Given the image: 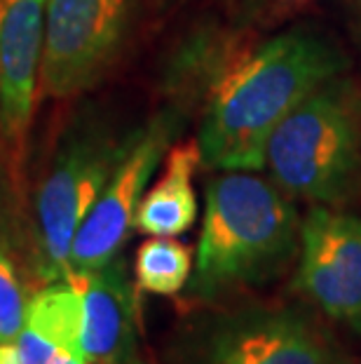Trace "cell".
I'll return each instance as SVG.
<instances>
[{"mask_svg": "<svg viewBox=\"0 0 361 364\" xmlns=\"http://www.w3.org/2000/svg\"><path fill=\"white\" fill-rule=\"evenodd\" d=\"M340 68V52L307 31L267 41L213 92L197 136L202 162L223 172L263 169L272 129Z\"/></svg>", "mask_w": 361, "mask_h": 364, "instance_id": "1", "label": "cell"}, {"mask_svg": "<svg viewBox=\"0 0 361 364\" xmlns=\"http://www.w3.org/2000/svg\"><path fill=\"white\" fill-rule=\"evenodd\" d=\"M204 221L190 294L213 299L237 287L279 275L301 235L296 207L279 188L247 172H226L206 183Z\"/></svg>", "mask_w": 361, "mask_h": 364, "instance_id": "2", "label": "cell"}, {"mask_svg": "<svg viewBox=\"0 0 361 364\" xmlns=\"http://www.w3.org/2000/svg\"><path fill=\"white\" fill-rule=\"evenodd\" d=\"M359 160L361 129L355 95L333 78L291 108L272 129L263 167L291 196L333 205L355 188Z\"/></svg>", "mask_w": 361, "mask_h": 364, "instance_id": "3", "label": "cell"}, {"mask_svg": "<svg viewBox=\"0 0 361 364\" xmlns=\"http://www.w3.org/2000/svg\"><path fill=\"white\" fill-rule=\"evenodd\" d=\"M127 141L104 129L73 132L35 198L38 275L61 282L71 275V245L80 223L111 179Z\"/></svg>", "mask_w": 361, "mask_h": 364, "instance_id": "4", "label": "cell"}, {"mask_svg": "<svg viewBox=\"0 0 361 364\" xmlns=\"http://www.w3.org/2000/svg\"><path fill=\"white\" fill-rule=\"evenodd\" d=\"M134 0H48L40 87L71 97L111 64L132 17Z\"/></svg>", "mask_w": 361, "mask_h": 364, "instance_id": "5", "label": "cell"}, {"mask_svg": "<svg viewBox=\"0 0 361 364\" xmlns=\"http://www.w3.org/2000/svg\"><path fill=\"white\" fill-rule=\"evenodd\" d=\"M174 134V122L160 115L141 134L132 136L111 179L99 193L71 245V273H87L106 266L120 254L132 235L136 207L150 176L162 160Z\"/></svg>", "mask_w": 361, "mask_h": 364, "instance_id": "6", "label": "cell"}, {"mask_svg": "<svg viewBox=\"0 0 361 364\" xmlns=\"http://www.w3.org/2000/svg\"><path fill=\"white\" fill-rule=\"evenodd\" d=\"M296 289L335 322L361 334V219L314 207L301 223Z\"/></svg>", "mask_w": 361, "mask_h": 364, "instance_id": "7", "label": "cell"}, {"mask_svg": "<svg viewBox=\"0 0 361 364\" xmlns=\"http://www.w3.org/2000/svg\"><path fill=\"white\" fill-rule=\"evenodd\" d=\"M206 364H348L331 336L298 311L230 315L206 338Z\"/></svg>", "mask_w": 361, "mask_h": 364, "instance_id": "8", "label": "cell"}, {"mask_svg": "<svg viewBox=\"0 0 361 364\" xmlns=\"http://www.w3.org/2000/svg\"><path fill=\"white\" fill-rule=\"evenodd\" d=\"M48 0H0V127L21 141L40 78Z\"/></svg>", "mask_w": 361, "mask_h": 364, "instance_id": "9", "label": "cell"}, {"mask_svg": "<svg viewBox=\"0 0 361 364\" xmlns=\"http://www.w3.org/2000/svg\"><path fill=\"white\" fill-rule=\"evenodd\" d=\"M68 280L80 291L82 360L127 364L136 348V296L125 261L115 257L96 270L71 273Z\"/></svg>", "mask_w": 361, "mask_h": 364, "instance_id": "10", "label": "cell"}, {"mask_svg": "<svg viewBox=\"0 0 361 364\" xmlns=\"http://www.w3.org/2000/svg\"><path fill=\"white\" fill-rule=\"evenodd\" d=\"M82 304L71 280L50 282L26 304L17 348L21 364H71L80 350Z\"/></svg>", "mask_w": 361, "mask_h": 364, "instance_id": "11", "label": "cell"}, {"mask_svg": "<svg viewBox=\"0 0 361 364\" xmlns=\"http://www.w3.org/2000/svg\"><path fill=\"white\" fill-rule=\"evenodd\" d=\"M199 165L202 153L197 141L181 144L169 151L162 176L148 193H143L136 207L134 228L160 237H176L193 228L197 216L193 174Z\"/></svg>", "mask_w": 361, "mask_h": 364, "instance_id": "12", "label": "cell"}, {"mask_svg": "<svg viewBox=\"0 0 361 364\" xmlns=\"http://www.w3.org/2000/svg\"><path fill=\"white\" fill-rule=\"evenodd\" d=\"M134 275L143 291L172 296L179 294L193 275V254L181 240L152 235L136 250Z\"/></svg>", "mask_w": 361, "mask_h": 364, "instance_id": "13", "label": "cell"}, {"mask_svg": "<svg viewBox=\"0 0 361 364\" xmlns=\"http://www.w3.org/2000/svg\"><path fill=\"white\" fill-rule=\"evenodd\" d=\"M26 320V301L12 263L0 254V346L14 343Z\"/></svg>", "mask_w": 361, "mask_h": 364, "instance_id": "14", "label": "cell"}, {"mask_svg": "<svg viewBox=\"0 0 361 364\" xmlns=\"http://www.w3.org/2000/svg\"><path fill=\"white\" fill-rule=\"evenodd\" d=\"M0 364H21V355L17 348V341L14 343H3L0 346Z\"/></svg>", "mask_w": 361, "mask_h": 364, "instance_id": "15", "label": "cell"}, {"mask_svg": "<svg viewBox=\"0 0 361 364\" xmlns=\"http://www.w3.org/2000/svg\"><path fill=\"white\" fill-rule=\"evenodd\" d=\"M307 3H312V0H277V12L284 17V14L303 10Z\"/></svg>", "mask_w": 361, "mask_h": 364, "instance_id": "16", "label": "cell"}, {"mask_svg": "<svg viewBox=\"0 0 361 364\" xmlns=\"http://www.w3.org/2000/svg\"><path fill=\"white\" fill-rule=\"evenodd\" d=\"M71 364H91V362H87V360H73Z\"/></svg>", "mask_w": 361, "mask_h": 364, "instance_id": "17", "label": "cell"}, {"mask_svg": "<svg viewBox=\"0 0 361 364\" xmlns=\"http://www.w3.org/2000/svg\"><path fill=\"white\" fill-rule=\"evenodd\" d=\"M127 364H141V362H139V360H136V358H132V360H129Z\"/></svg>", "mask_w": 361, "mask_h": 364, "instance_id": "18", "label": "cell"}]
</instances>
